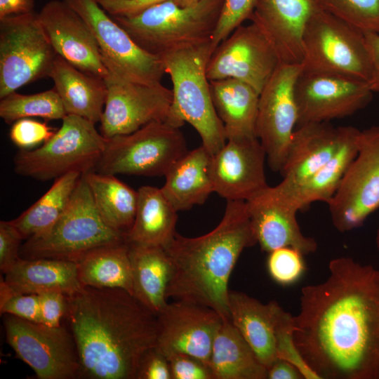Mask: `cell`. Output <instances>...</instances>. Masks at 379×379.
<instances>
[{
    "mask_svg": "<svg viewBox=\"0 0 379 379\" xmlns=\"http://www.w3.org/2000/svg\"><path fill=\"white\" fill-rule=\"evenodd\" d=\"M365 41L370 55L372 72L368 85L373 93L379 92V34L364 32Z\"/></svg>",
    "mask_w": 379,
    "mask_h": 379,
    "instance_id": "cell-48",
    "label": "cell"
},
{
    "mask_svg": "<svg viewBox=\"0 0 379 379\" xmlns=\"http://www.w3.org/2000/svg\"><path fill=\"white\" fill-rule=\"evenodd\" d=\"M157 320L156 347L162 354L166 357L189 354L211 367L213 340L224 321L216 311L202 305L175 300L167 303Z\"/></svg>",
    "mask_w": 379,
    "mask_h": 379,
    "instance_id": "cell-18",
    "label": "cell"
},
{
    "mask_svg": "<svg viewBox=\"0 0 379 379\" xmlns=\"http://www.w3.org/2000/svg\"><path fill=\"white\" fill-rule=\"evenodd\" d=\"M177 213L161 188L140 187L135 217L126 234V241L131 244L164 248L177 233Z\"/></svg>",
    "mask_w": 379,
    "mask_h": 379,
    "instance_id": "cell-31",
    "label": "cell"
},
{
    "mask_svg": "<svg viewBox=\"0 0 379 379\" xmlns=\"http://www.w3.org/2000/svg\"><path fill=\"white\" fill-rule=\"evenodd\" d=\"M56 56L35 12L0 19V98L49 77Z\"/></svg>",
    "mask_w": 379,
    "mask_h": 379,
    "instance_id": "cell-10",
    "label": "cell"
},
{
    "mask_svg": "<svg viewBox=\"0 0 379 379\" xmlns=\"http://www.w3.org/2000/svg\"><path fill=\"white\" fill-rule=\"evenodd\" d=\"M128 244L133 294L157 316L168 303L171 258L163 247Z\"/></svg>",
    "mask_w": 379,
    "mask_h": 379,
    "instance_id": "cell-30",
    "label": "cell"
},
{
    "mask_svg": "<svg viewBox=\"0 0 379 379\" xmlns=\"http://www.w3.org/2000/svg\"><path fill=\"white\" fill-rule=\"evenodd\" d=\"M81 175L70 172L56 178L34 204L10 220L23 239L43 235L55 225L66 211Z\"/></svg>",
    "mask_w": 379,
    "mask_h": 379,
    "instance_id": "cell-35",
    "label": "cell"
},
{
    "mask_svg": "<svg viewBox=\"0 0 379 379\" xmlns=\"http://www.w3.org/2000/svg\"><path fill=\"white\" fill-rule=\"evenodd\" d=\"M166 358L172 379H214L211 368L193 356L172 354Z\"/></svg>",
    "mask_w": 379,
    "mask_h": 379,
    "instance_id": "cell-43",
    "label": "cell"
},
{
    "mask_svg": "<svg viewBox=\"0 0 379 379\" xmlns=\"http://www.w3.org/2000/svg\"><path fill=\"white\" fill-rule=\"evenodd\" d=\"M224 0H200L181 6L164 1L138 14L112 17L143 50L160 56L211 41Z\"/></svg>",
    "mask_w": 379,
    "mask_h": 379,
    "instance_id": "cell-5",
    "label": "cell"
},
{
    "mask_svg": "<svg viewBox=\"0 0 379 379\" xmlns=\"http://www.w3.org/2000/svg\"><path fill=\"white\" fill-rule=\"evenodd\" d=\"M199 1L200 0H96L98 4L112 17L131 16L151 6L164 1L188 6Z\"/></svg>",
    "mask_w": 379,
    "mask_h": 379,
    "instance_id": "cell-45",
    "label": "cell"
},
{
    "mask_svg": "<svg viewBox=\"0 0 379 379\" xmlns=\"http://www.w3.org/2000/svg\"><path fill=\"white\" fill-rule=\"evenodd\" d=\"M212 99L227 140L255 138L259 93L234 79L210 81Z\"/></svg>",
    "mask_w": 379,
    "mask_h": 379,
    "instance_id": "cell-29",
    "label": "cell"
},
{
    "mask_svg": "<svg viewBox=\"0 0 379 379\" xmlns=\"http://www.w3.org/2000/svg\"><path fill=\"white\" fill-rule=\"evenodd\" d=\"M303 255L291 247L279 248L270 252L267 262L270 276L284 286L298 281L305 270Z\"/></svg>",
    "mask_w": 379,
    "mask_h": 379,
    "instance_id": "cell-39",
    "label": "cell"
},
{
    "mask_svg": "<svg viewBox=\"0 0 379 379\" xmlns=\"http://www.w3.org/2000/svg\"><path fill=\"white\" fill-rule=\"evenodd\" d=\"M359 131L355 127L343 126L337 151L319 170L291 190L280 192L268 186L265 192L273 199L297 212L315 201L328 204L357 154Z\"/></svg>",
    "mask_w": 379,
    "mask_h": 379,
    "instance_id": "cell-23",
    "label": "cell"
},
{
    "mask_svg": "<svg viewBox=\"0 0 379 379\" xmlns=\"http://www.w3.org/2000/svg\"><path fill=\"white\" fill-rule=\"evenodd\" d=\"M95 125L81 117L67 114L50 140L36 149H20L15 155V172L46 181L70 172L84 174L94 171L106 142Z\"/></svg>",
    "mask_w": 379,
    "mask_h": 379,
    "instance_id": "cell-7",
    "label": "cell"
},
{
    "mask_svg": "<svg viewBox=\"0 0 379 379\" xmlns=\"http://www.w3.org/2000/svg\"><path fill=\"white\" fill-rule=\"evenodd\" d=\"M230 321L267 369L277 358L276 322L279 303L267 304L245 293L230 291L228 296Z\"/></svg>",
    "mask_w": 379,
    "mask_h": 379,
    "instance_id": "cell-25",
    "label": "cell"
},
{
    "mask_svg": "<svg viewBox=\"0 0 379 379\" xmlns=\"http://www.w3.org/2000/svg\"><path fill=\"white\" fill-rule=\"evenodd\" d=\"M66 115L61 98L54 88L31 95L13 92L0 101V117L7 124L29 117L62 120Z\"/></svg>",
    "mask_w": 379,
    "mask_h": 379,
    "instance_id": "cell-36",
    "label": "cell"
},
{
    "mask_svg": "<svg viewBox=\"0 0 379 379\" xmlns=\"http://www.w3.org/2000/svg\"><path fill=\"white\" fill-rule=\"evenodd\" d=\"M319 8L364 32L379 34V0H312Z\"/></svg>",
    "mask_w": 379,
    "mask_h": 379,
    "instance_id": "cell-37",
    "label": "cell"
},
{
    "mask_svg": "<svg viewBox=\"0 0 379 379\" xmlns=\"http://www.w3.org/2000/svg\"><path fill=\"white\" fill-rule=\"evenodd\" d=\"M294 330V316L280 307L276 322L277 358L294 365L304 378L319 379L300 355L295 343Z\"/></svg>",
    "mask_w": 379,
    "mask_h": 379,
    "instance_id": "cell-38",
    "label": "cell"
},
{
    "mask_svg": "<svg viewBox=\"0 0 379 379\" xmlns=\"http://www.w3.org/2000/svg\"><path fill=\"white\" fill-rule=\"evenodd\" d=\"M260 0H224L211 44L216 47L246 20H250Z\"/></svg>",
    "mask_w": 379,
    "mask_h": 379,
    "instance_id": "cell-40",
    "label": "cell"
},
{
    "mask_svg": "<svg viewBox=\"0 0 379 379\" xmlns=\"http://www.w3.org/2000/svg\"><path fill=\"white\" fill-rule=\"evenodd\" d=\"M327 204L340 232L361 227L379 208V126L359 131L357 154Z\"/></svg>",
    "mask_w": 379,
    "mask_h": 379,
    "instance_id": "cell-13",
    "label": "cell"
},
{
    "mask_svg": "<svg viewBox=\"0 0 379 379\" xmlns=\"http://www.w3.org/2000/svg\"><path fill=\"white\" fill-rule=\"evenodd\" d=\"M49 77L67 114L81 117L95 124L100 122L107 93L103 79L82 72L58 55Z\"/></svg>",
    "mask_w": 379,
    "mask_h": 379,
    "instance_id": "cell-26",
    "label": "cell"
},
{
    "mask_svg": "<svg viewBox=\"0 0 379 379\" xmlns=\"http://www.w3.org/2000/svg\"><path fill=\"white\" fill-rule=\"evenodd\" d=\"M55 132L46 122L24 118L13 123L9 137L13 143L20 149H30L47 142Z\"/></svg>",
    "mask_w": 379,
    "mask_h": 379,
    "instance_id": "cell-42",
    "label": "cell"
},
{
    "mask_svg": "<svg viewBox=\"0 0 379 379\" xmlns=\"http://www.w3.org/2000/svg\"><path fill=\"white\" fill-rule=\"evenodd\" d=\"M266 153L258 138L227 140L211 156L214 192L227 200L248 201L265 190Z\"/></svg>",
    "mask_w": 379,
    "mask_h": 379,
    "instance_id": "cell-19",
    "label": "cell"
},
{
    "mask_svg": "<svg viewBox=\"0 0 379 379\" xmlns=\"http://www.w3.org/2000/svg\"><path fill=\"white\" fill-rule=\"evenodd\" d=\"M84 175L103 220L112 228L126 234L135 217L138 190H134L114 175L95 171Z\"/></svg>",
    "mask_w": 379,
    "mask_h": 379,
    "instance_id": "cell-34",
    "label": "cell"
},
{
    "mask_svg": "<svg viewBox=\"0 0 379 379\" xmlns=\"http://www.w3.org/2000/svg\"><path fill=\"white\" fill-rule=\"evenodd\" d=\"M268 379H302L300 371L290 362L277 359L267 368Z\"/></svg>",
    "mask_w": 379,
    "mask_h": 379,
    "instance_id": "cell-49",
    "label": "cell"
},
{
    "mask_svg": "<svg viewBox=\"0 0 379 379\" xmlns=\"http://www.w3.org/2000/svg\"><path fill=\"white\" fill-rule=\"evenodd\" d=\"M343 131V126H334L329 122L297 127L280 171L282 180L272 187L274 190H291L319 170L337 151Z\"/></svg>",
    "mask_w": 379,
    "mask_h": 379,
    "instance_id": "cell-21",
    "label": "cell"
},
{
    "mask_svg": "<svg viewBox=\"0 0 379 379\" xmlns=\"http://www.w3.org/2000/svg\"><path fill=\"white\" fill-rule=\"evenodd\" d=\"M265 190L246 201L251 227L260 248L270 253L291 247L303 255L314 253L317 243L302 233L297 211L271 198Z\"/></svg>",
    "mask_w": 379,
    "mask_h": 379,
    "instance_id": "cell-24",
    "label": "cell"
},
{
    "mask_svg": "<svg viewBox=\"0 0 379 379\" xmlns=\"http://www.w3.org/2000/svg\"><path fill=\"white\" fill-rule=\"evenodd\" d=\"M104 80L107 93L100 123L105 138L128 134L150 122L166 119L173 93L161 83L128 82L109 72Z\"/></svg>",
    "mask_w": 379,
    "mask_h": 379,
    "instance_id": "cell-17",
    "label": "cell"
},
{
    "mask_svg": "<svg viewBox=\"0 0 379 379\" xmlns=\"http://www.w3.org/2000/svg\"><path fill=\"white\" fill-rule=\"evenodd\" d=\"M0 312L35 323L41 322L39 295L14 292L2 277L0 281Z\"/></svg>",
    "mask_w": 379,
    "mask_h": 379,
    "instance_id": "cell-41",
    "label": "cell"
},
{
    "mask_svg": "<svg viewBox=\"0 0 379 379\" xmlns=\"http://www.w3.org/2000/svg\"><path fill=\"white\" fill-rule=\"evenodd\" d=\"M34 0H0V19L34 11Z\"/></svg>",
    "mask_w": 379,
    "mask_h": 379,
    "instance_id": "cell-50",
    "label": "cell"
},
{
    "mask_svg": "<svg viewBox=\"0 0 379 379\" xmlns=\"http://www.w3.org/2000/svg\"><path fill=\"white\" fill-rule=\"evenodd\" d=\"M8 344L39 379L80 377L77 345L69 329L51 327L11 314H4Z\"/></svg>",
    "mask_w": 379,
    "mask_h": 379,
    "instance_id": "cell-12",
    "label": "cell"
},
{
    "mask_svg": "<svg viewBox=\"0 0 379 379\" xmlns=\"http://www.w3.org/2000/svg\"><path fill=\"white\" fill-rule=\"evenodd\" d=\"M302 71L343 75L368 82L372 72L364 33L317 8L302 33Z\"/></svg>",
    "mask_w": 379,
    "mask_h": 379,
    "instance_id": "cell-8",
    "label": "cell"
},
{
    "mask_svg": "<svg viewBox=\"0 0 379 379\" xmlns=\"http://www.w3.org/2000/svg\"><path fill=\"white\" fill-rule=\"evenodd\" d=\"M180 128L165 121H152L133 133L106 138L94 171L114 175H165L188 152Z\"/></svg>",
    "mask_w": 379,
    "mask_h": 379,
    "instance_id": "cell-9",
    "label": "cell"
},
{
    "mask_svg": "<svg viewBox=\"0 0 379 379\" xmlns=\"http://www.w3.org/2000/svg\"><path fill=\"white\" fill-rule=\"evenodd\" d=\"M373 93L363 80L302 71L295 86L297 127L350 117L365 108Z\"/></svg>",
    "mask_w": 379,
    "mask_h": 379,
    "instance_id": "cell-16",
    "label": "cell"
},
{
    "mask_svg": "<svg viewBox=\"0 0 379 379\" xmlns=\"http://www.w3.org/2000/svg\"><path fill=\"white\" fill-rule=\"evenodd\" d=\"M126 241L124 233L109 227L100 216L82 174L62 217L44 234L27 239L20 254L24 259L76 262L95 248Z\"/></svg>",
    "mask_w": 379,
    "mask_h": 379,
    "instance_id": "cell-6",
    "label": "cell"
},
{
    "mask_svg": "<svg viewBox=\"0 0 379 379\" xmlns=\"http://www.w3.org/2000/svg\"><path fill=\"white\" fill-rule=\"evenodd\" d=\"M65 295L79 378L135 379L142 357L157 346V316L121 288L83 286Z\"/></svg>",
    "mask_w": 379,
    "mask_h": 379,
    "instance_id": "cell-2",
    "label": "cell"
},
{
    "mask_svg": "<svg viewBox=\"0 0 379 379\" xmlns=\"http://www.w3.org/2000/svg\"><path fill=\"white\" fill-rule=\"evenodd\" d=\"M256 244L247 202L227 200L212 231L194 238L176 233L164 248L173 265L167 298L206 306L230 320V277L242 251Z\"/></svg>",
    "mask_w": 379,
    "mask_h": 379,
    "instance_id": "cell-3",
    "label": "cell"
},
{
    "mask_svg": "<svg viewBox=\"0 0 379 379\" xmlns=\"http://www.w3.org/2000/svg\"><path fill=\"white\" fill-rule=\"evenodd\" d=\"M4 279L14 292L39 294L57 291L70 295L81 287L76 262L53 258H20Z\"/></svg>",
    "mask_w": 379,
    "mask_h": 379,
    "instance_id": "cell-27",
    "label": "cell"
},
{
    "mask_svg": "<svg viewBox=\"0 0 379 379\" xmlns=\"http://www.w3.org/2000/svg\"><path fill=\"white\" fill-rule=\"evenodd\" d=\"M211 154L201 145L188 151L164 175L163 194L178 212L205 202L214 192L210 175Z\"/></svg>",
    "mask_w": 379,
    "mask_h": 379,
    "instance_id": "cell-28",
    "label": "cell"
},
{
    "mask_svg": "<svg viewBox=\"0 0 379 379\" xmlns=\"http://www.w3.org/2000/svg\"><path fill=\"white\" fill-rule=\"evenodd\" d=\"M39 297L41 324L57 327L61 326L67 309L65 293L57 291H46L38 294Z\"/></svg>",
    "mask_w": 379,
    "mask_h": 379,
    "instance_id": "cell-46",
    "label": "cell"
},
{
    "mask_svg": "<svg viewBox=\"0 0 379 379\" xmlns=\"http://www.w3.org/2000/svg\"><path fill=\"white\" fill-rule=\"evenodd\" d=\"M328 272L301 289L295 345L319 379H379V270L342 256Z\"/></svg>",
    "mask_w": 379,
    "mask_h": 379,
    "instance_id": "cell-1",
    "label": "cell"
},
{
    "mask_svg": "<svg viewBox=\"0 0 379 379\" xmlns=\"http://www.w3.org/2000/svg\"><path fill=\"white\" fill-rule=\"evenodd\" d=\"M135 379H172L166 357L156 347L148 350L140 362Z\"/></svg>",
    "mask_w": 379,
    "mask_h": 379,
    "instance_id": "cell-47",
    "label": "cell"
},
{
    "mask_svg": "<svg viewBox=\"0 0 379 379\" xmlns=\"http://www.w3.org/2000/svg\"><path fill=\"white\" fill-rule=\"evenodd\" d=\"M91 29L108 71L131 83L155 85L165 74L161 58L139 46L96 0H63Z\"/></svg>",
    "mask_w": 379,
    "mask_h": 379,
    "instance_id": "cell-11",
    "label": "cell"
},
{
    "mask_svg": "<svg viewBox=\"0 0 379 379\" xmlns=\"http://www.w3.org/2000/svg\"><path fill=\"white\" fill-rule=\"evenodd\" d=\"M37 14L58 55L88 74L103 79L108 75L91 29L68 4L51 0Z\"/></svg>",
    "mask_w": 379,
    "mask_h": 379,
    "instance_id": "cell-20",
    "label": "cell"
},
{
    "mask_svg": "<svg viewBox=\"0 0 379 379\" xmlns=\"http://www.w3.org/2000/svg\"><path fill=\"white\" fill-rule=\"evenodd\" d=\"M22 240L10 221H0V269L4 273L20 259Z\"/></svg>",
    "mask_w": 379,
    "mask_h": 379,
    "instance_id": "cell-44",
    "label": "cell"
},
{
    "mask_svg": "<svg viewBox=\"0 0 379 379\" xmlns=\"http://www.w3.org/2000/svg\"><path fill=\"white\" fill-rule=\"evenodd\" d=\"M300 64L280 63L259 94L256 135L268 164L280 172L298 120L295 86Z\"/></svg>",
    "mask_w": 379,
    "mask_h": 379,
    "instance_id": "cell-14",
    "label": "cell"
},
{
    "mask_svg": "<svg viewBox=\"0 0 379 379\" xmlns=\"http://www.w3.org/2000/svg\"><path fill=\"white\" fill-rule=\"evenodd\" d=\"M281 63L273 45L255 22L241 25L213 52L207 65L209 81L234 79L259 94Z\"/></svg>",
    "mask_w": 379,
    "mask_h": 379,
    "instance_id": "cell-15",
    "label": "cell"
},
{
    "mask_svg": "<svg viewBox=\"0 0 379 379\" xmlns=\"http://www.w3.org/2000/svg\"><path fill=\"white\" fill-rule=\"evenodd\" d=\"M210 366L214 379H266L267 369L230 320L216 333Z\"/></svg>",
    "mask_w": 379,
    "mask_h": 379,
    "instance_id": "cell-32",
    "label": "cell"
},
{
    "mask_svg": "<svg viewBox=\"0 0 379 379\" xmlns=\"http://www.w3.org/2000/svg\"><path fill=\"white\" fill-rule=\"evenodd\" d=\"M76 263L83 286L121 288L133 294L129 244L126 241L95 248Z\"/></svg>",
    "mask_w": 379,
    "mask_h": 379,
    "instance_id": "cell-33",
    "label": "cell"
},
{
    "mask_svg": "<svg viewBox=\"0 0 379 379\" xmlns=\"http://www.w3.org/2000/svg\"><path fill=\"white\" fill-rule=\"evenodd\" d=\"M314 7L312 0H260L250 20L265 34L281 63L300 64L302 33Z\"/></svg>",
    "mask_w": 379,
    "mask_h": 379,
    "instance_id": "cell-22",
    "label": "cell"
},
{
    "mask_svg": "<svg viewBox=\"0 0 379 379\" xmlns=\"http://www.w3.org/2000/svg\"><path fill=\"white\" fill-rule=\"evenodd\" d=\"M375 244H376V248L379 254V225L376 231Z\"/></svg>",
    "mask_w": 379,
    "mask_h": 379,
    "instance_id": "cell-51",
    "label": "cell"
},
{
    "mask_svg": "<svg viewBox=\"0 0 379 379\" xmlns=\"http://www.w3.org/2000/svg\"><path fill=\"white\" fill-rule=\"evenodd\" d=\"M215 51L211 41L160 55L172 82L173 99L165 121L180 128L185 122L199 133L213 156L226 143L224 126L215 111L206 69Z\"/></svg>",
    "mask_w": 379,
    "mask_h": 379,
    "instance_id": "cell-4",
    "label": "cell"
}]
</instances>
